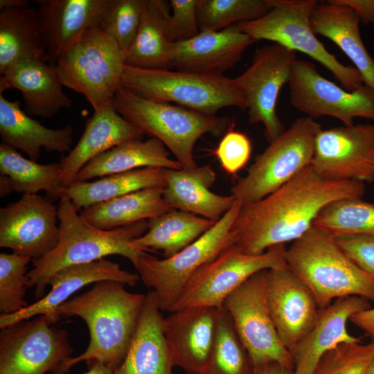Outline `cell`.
Segmentation results:
<instances>
[{
	"label": "cell",
	"mask_w": 374,
	"mask_h": 374,
	"mask_svg": "<svg viewBox=\"0 0 374 374\" xmlns=\"http://www.w3.org/2000/svg\"><path fill=\"white\" fill-rule=\"evenodd\" d=\"M165 174L163 196L172 209L217 222L236 202L232 195H220L210 190L216 175L208 165L192 170L165 169Z\"/></svg>",
	"instance_id": "24"
},
{
	"label": "cell",
	"mask_w": 374,
	"mask_h": 374,
	"mask_svg": "<svg viewBox=\"0 0 374 374\" xmlns=\"http://www.w3.org/2000/svg\"><path fill=\"white\" fill-rule=\"evenodd\" d=\"M114 280L95 283L57 310L61 317H78L87 325L90 341L80 355L62 364L52 374H65L81 362L97 361L112 371L123 362L144 306L146 294L132 293Z\"/></svg>",
	"instance_id": "2"
},
{
	"label": "cell",
	"mask_w": 374,
	"mask_h": 374,
	"mask_svg": "<svg viewBox=\"0 0 374 374\" xmlns=\"http://www.w3.org/2000/svg\"><path fill=\"white\" fill-rule=\"evenodd\" d=\"M311 166L327 179L374 182V124L321 130Z\"/></svg>",
	"instance_id": "15"
},
{
	"label": "cell",
	"mask_w": 374,
	"mask_h": 374,
	"mask_svg": "<svg viewBox=\"0 0 374 374\" xmlns=\"http://www.w3.org/2000/svg\"><path fill=\"white\" fill-rule=\"evenodd\" d=\"M46 316L1 329L0 374H46L71 359L69 332L52 326Z\"/></svg>",
	"instance_id": "12"
},
{
	"label": "cell",
	"mask_w": 374,
	"mask_h": 374,
	"mask_svg": "<svg viewBox=\"0 0 374 374\" xmlns=\"http://www.w3.org/2000/svg\"><path fill=\"white\" fill-rule=\"evenodd\" d=\"M146 0H110L98 27L111 35L125 53L139 30Z\"/></svg>",
	"instance_id": "42"
},
{
	"label": "cell",
	"mask_w": 374,
	"mask_h": 374,
	"mask_svg": "<svg viewBox=\"0 0 374 374\" xmlns=\"http://www.w3.org/2000/svg\"><path fill=\"white\" fill-rule=\"evenodd\" d=\"M199 33L219 31L261 17L271 8L270 0H197Z\"/></svg>",
	"instance_id": "39"
},
{
	"label": "cell",
	"mask_w": 374,
	"mask_h": 374,
	"mask_svg": "<svg viewBox=\"0 0 374 374\" xmlns=\"http://www.w3.org/2000/svg\"><path fill=\"white\" fill-rule=\"evenodd\" d=\"M373 359L370 342L341 344L323 356L314 374H364Z\"/></svg>",
	"instance_id": "43"
},
{
	"label": "cell",
	"mask_w": 374,
	"mask_h": 374,
	"mask_svg": "<svg viewBox=\"0 0 374 374\" xmlns=\"http://www.w3.org/2000/svg\"><path fill=\"white\" fill-rule=\"evenodd\" d=\"M313 225L332 238L351 234H374V203L362 198L341 199L325 206Z\"/></svg>",
	"instance_id": "38"
},
{
	"label": "cell",
	"mask_w": 374,
	"mask_h": 374,
	"mask_svg": "<svg viewBox=\"0 0 374 374\" xmlns=\"http://www.w3.org/2000/svg\"><path fill=\"white\" fill-rule=\"evenodd\" d=\"M24 59L49 62L37 10L7 8L0 10V74Z\"/></svg>",
	"instance_id": "31"
},
{
	"label": "cell",
	"mask_w": 374,
	"mask_h": 374,
	"mask_svg": "<svg viewBox=\"0 0 374 374\" xmlns=\"http://www.w3.org/2000/svg\"><path fill=\"white\" fill-rule=\"evenodd\" d=\"M166 184L165 169L143 168L110 175L89 181H73L64 188L62 198L71 201L78 211L96 204L140 190Z\"/></svg>",
	"instance_id": "34"
},
{
	"label": "cell",
	"mask_w": 374,
	"mask_h": 374,
	"mask_svg": "<svg viewBox=\"0 0 374 374\" xmlns=\"http://www.w3.org/2000/svg\"><path fill=\"white\" fill-rule=\"evenodd\" d=\"M79 212L70 199H60L58 244L44 257L33 260V267L27 274L28 288H35L37 299L44 296L52 276L65 267L93 262L110 255L122 256L133 265L144 252L132 247L131 242L146 233L147 220L102 230L89 223Z\"/></svg>",
	"instance_id": "3"
},
{
	"label": "cell",
	"mask_w": 374,
	"mask_h": 374,
	"mask_svg": "<svg viewBox=\"0 0 374 374\" xmlns=\"http://www.w3.org/2000/svg\"><path fill=\"white\" fill-rule=\"evenodd\" d=\"M296 60V52L276 43L266 44L256 50L250 66L233 78L244 98L249 123H261L269 143L285 130L276 105Z\"/></svg>",
	"instance_id": "13"
},
{
	"label": "cell",
	"mask_w": 374,
	"mask_h": 374,
	"mask_svg": "<svg viewBox=\"0 0 374 374\" xmlns=\"http://www.w3.org/2000/svg\"><path fill=\"white\" fill-rule=\"evenodd\" d=\"M78 43L115 93L125 66L124 53L116 41L100 27L94 26L83 33Z\"/></svg>",
	"instance_id": "40"
},
{
	"label": "cell",
	"mask_w": 374,
	"mask_h": 374,
	"mask_svg": "<svg viewBox=\"0 0 374 374\" xmlns=\"http://www.w3.org/2000/svg\"><path fill=\"white\" fill-rule=\"evenodd\" d=\"M163 193V188L161 187L145 188L96 204L80 213L93 226L112 230L171 210Z\"/></svg>",
	"instance_id": "32"
},
{
	"label": "cell",
	"mask_w": 374,
	"mask_h": 374,
	"mask_svg": "<svg viewBox=\"0 0 374 374\" xmlns=\"http://www.w3.org/2000/svg\"><path fill=\"white\" fill-rule=\"evenodd\" d=\"M62 87L54 64L40 60H18L0 77V93L8 89L19 90L25 112L43 118L71 107L72 101Z\"/></svg>",
	"instance_id": "23"
},
{
	"label": "cell",
	"mask_w": 374,
	"mask_h": 374,
	"mask_svg": "<svg viewBox=\"0 0 374 374\" xmlns=\"http://www.w3.org/2000/svg\"><path fill=\"white\" fill-rule=\"evenodd\" d=\"M139 278V274L123 270L118 263L105 258L65 267L52 276L48 283L51 290L42 298L15 314H1L0 328L39 315L46 316L54 324L60 319L57 314V308L82 287L103 280L134 286Z\"/></svg>",
	"instance_id": "19"
},
{
	"label": "cell",
	"mask_w": 374,
	"mask_h": 374,
	"mask_svg": "<svg viewBox=\"0 0 374 374\" xmlns=\"http://www.w3.org/2000/svg\"><path fill=\"white\" fill-rule=\"evenodd\" d=\"M350 8L364 25H374V0H334Z\"/></svg>",
	"instance_id": "47"
},
{
	"label": "cell",
	"mask_w": 374,
	"mask_h": 374,
	"mask_svg": "<svg viewBox=\"0 0 374 374\" xmlns=\"http://www.w3.org/2000/svg\"><path fill=\"white\" fill-rule=\"evenodd\" d=\"M170 3L146 0L137 33L124 53L125 65L144 69H172V44L167 23Z\"/></svg>",
	"instance_id": "30"
},
{
	"label": "cell",
	"mask_w": 374,
	"mask_h": 374,
	"mask_svg": "<svg viewBox=\"0 0 374 374\" xmlns=\"http://www.w3.org/2000/svg\"><path fill=\"white\" fill-rule=\"evenodd\" d=\"M53 64L62 86L82 94L94 112L113 105L114 92L87 57L79 43L66 51Z\"/></svg>",
	"instance_id": "36"
},
{
	"label": "cell",
	"mask_w": 374,
	"mask_h": 374,
	"mask_svg": "<svg viewBox=\"0 0 374 374\" xmlns=\"http://www.w3.org/2000/svg\"><path fill=\"white\" fill-rule=\"evenodd\" d=\"M251 150L247 135L231 130L222 138L215 154L224 170L230 175H235L249 161Z\"/></svg>",
	"instance_id": "45"
},
{
	"label": "cell",
	"mask_w": 374,
	"mask_h": 374,
	"mask_svg": "<svg viewBox=\"0 0 374 374\" xmlns=\"http://www.w3.org/2000/svg\"><path fill=\"white\" fill-rule=\"evenodd\" d=\"M350 321L362 330L374 345V308L359 312L350 318Z\"/></svg>",
	"instance_id": "48"
},
{
	"label": "cell",
	"mask_w": 374,
	"mask_h": 374,
	"mask_svg": "<svg viewBox=\"0 0 374 374\" xmlns=\"http://www.w3.org/2000/svg\"><path fill=\"white\" fill-rule=\"evenodd\" d=\"M27 0H0V10L7 8H23L29 6Z\"/></svg>",
	"instance_id": "51"
},
{
	"label": "cell",
	"mask_w": 374,
	"mask_h": 374,
	"mask_svg": "<svg viewBox=\"0 0 374 374\" xmlns=\"http://www.w3.org/2000/svg\"><path fill=\"white\" fill-rule=\"evenodd\" d=\"M197 0H170L171 12L167 30L171 43L188 40L199 33L197 17Z\"/></svg>",
	"instance_id": "44"
},
{
	"label": "cell",
	"mask_w": 374,
	"mask_h": 374,
	"mask_svg": "<svg viewBox=\"0 0 374 374\" xmlns=\"http://www.w3.org/2000/svg\"><path fill=\"white\" fill-rule=\"evenodd\" d=\"M369 301L357 296L335 300L320 309L309 332L289 351L294 362V374H314L323 356L341 344L362 343V337L350 335L346 328L355 314L369 309Z\"/></svg>",
	"instance_id": "20"
},
{
	"label": "cell",
	"mask_w": 374,
	"mask_h": 374,
	"mask_svg": "<svg viewBox=\"0 0 374 374\" xmlns=\"http://www.w3.org/2000/svg\"><path fill=\"white\" fill-rule=\"evenodd\" d=\"M255 41L237 25L219 31L199 33L172 43V67L179 71L222 75L235 65Z\"/></svg>",
	"instance_id": "22"
},
{
	"label": "cell",
	"mask_w": 374,
	"mask_h": 374,
	"mask_svg": "<svg viewBox=\"0 0 374 374\" xmlns=\"http://www.w3.org/2000/svg\"><path fill=\"white\" fill-rule=\"evenodd\" d=\"M0 135L1 143L25 152L37 161L42 148L63 154L71 150L73 128L51 129L28 115L17 100L11 101L0 93Z\"/></svg>",
	"instance_id": "27"
},
{
	"label": "cell",
	"mask_w": 374,
	"mask_h": 374,
	"mask_svg": "<svg viewBox=\"0 0 374 374\" xmlns=\"http://www.w3.org/2000/svg\"><path fill=\"white\" fill-rule=\"evenodd\" d=\"M267 271L248 278L226 299L223 306L254 366L274 362L294 371L290 351L281 342L269 313Z\"/></svg>",
	"instance_id": "11"
},
{
	"label": "cell",
	"mask_w": 374,
	"mask_h": 374,
	"mask_svg": "<svg viewBox=\"0 0 374 374\" xmlns=\"http://www.w3.org/2000/svg\"><path fill=\"white\" fill-rule=\"evenodd\" d=\"M13 192L12 184L10 179L6 175H1L0 176V197H4L8 194Z\"/></svg>",
	"instance_id": "52"
},
{
	"label": "cell",
	"mask_w": 374,
	"mask_h": 374,
	"mask_svg": "<svg viewBox=\"0 0 374 374\" xmlns=\"http://www.w3.org/2000/svg\"><path fill=\"white\" fill-rule=\"evenodd\" d=\"M271 10L261 17L237 24L238 28L255 42L267 40L294 52L304 53L322 64L348 91L363 84L359 72L339 62L318 39L311 16L316 0H270Z\"/></svg>",
	"instance_id": "7"
},
{
	"label": "cell",
	"mask_w": 374,
	"mask_h": 374,
	"mask_svg": "<svg viewBox=\"0 0 374 374\" xmlns=\"http://www.w3.org/2000/svg\"><path fill=\"white\" fill-rule=\"evenodd\" d=\"M321 130V125L313 118H297L256 157L245 176L231 188L236 201L242 206L259 201L310 166Z\"/></svg>",
	"instance_id": "8"
},
{
	"label": "cell",
	"mask_w": 374,
	"mask_h": 374,
	"mask_svg": "<svg viewBox=\"0 0 374 374\" xmlns=\"http://www.w3.org/2000/svg\"><path fill=\"white\" fill-rule=\"evenodd\" d=\"M364 374H374V359L368 366Z\"/></svg>",
	"instance_id": "53"
},
{
	"label": "cell",
	"mask_w": 374,
	"mask_h": 374,
	"mask_svg": "<svg viewBox=\"0 0 374 374\" xmlns=\"http://www.w3.org/2000/svg\"><path fill=\"white\" fill-rule=\"evenodd\" d=\"M113 107L145 134L161 141L187 170L197 167L193 157L197 140L205 134L220 136L227 125L224 117L149 100L122 87L114 93Z\"/></svg>",
	"instance_id": "5"
},
{
	"label": "cell",
	"mask_w": 374,
	"mask_h": 374,
	"mask_svg": "<svg viewBox=\"0 0 374 374\" xmlns=\"http://www.w3.org/2000/svg\"><path fill=\"white\" fill-rule=\"evenodd\" d=\"M119 87L149 100L175 103L206 115H216L227 107L246 109L244 98L233 78L223 74L144 69L125 65Z\"/></svg>",
	"instance_id": "6"
},
{
	"label": "cell",
	"mask_w": 374,
	"mask_h": 374,
	"mask_svg": "<svg viewBox=\"0 0 374 374\" xmlns=\"http://www.w3.org/2000/svg\"><path fill=\"white\" fill-rule=\"evenodd\" d=\"M144 134L122 117L113 105L94 112L76 145L60 161L63 186L73 183L78 172L97 156L123 142L143 138Z\"/></svg>",
	"instance_id": "25"
},
{
	"label": "cell",
	"mask_w": 374,
	"mask_h": 374,
	"mask_svg": "<svg viewBox=\"0 0 374 374\" xmlns=\"http://www.w3.org/2000/svg\"><path fill=\"white\" fill-rule=\"evenodd\" d=\"M285 244L258 255L243 252L235 244L201 267L191 277L171 312L197 306L220 308L226 299L253 274L287 265Z\"/></svg>",
	"instance_id": "10"
},
{
	"label": "cell",
	"mask_w": 374,
	"mask_h": 374,
	"mask_svg": "<svg viewBox=\"0 0 374 374\" xmlns=\"http://www.w3.org/2000/svg\"><path fill=\"white\" fill-rule=\"evenodd\" d=\"M216 222L191 213L171 209L149 219L148 231L132 240L143 251L160 250L164 258L176 254L208 231Z\"/></svg>",
	"instance_id": "33"
},
{
	"label": "cell",
	"mask_w": 374,
	"mask_h": 374,
	"mask_svg": "<svg viewBox=\"0 0 374 374\" xmlns=\"http://www.w3.org/2000/svg\"><path fill=\"white\" fill-rule=\"evenodd\" d=\"M365 193L364 183L325 179L310 164L274 193L241 207L231 229L235 244L246 253L258 255L294 242L313 226L325 206L362 198Z\"/></svg>",
	"instance_id": "1"
},
{
	"label": "cell",
	"mask_w": 374,
	"mask_h": 374,
	"mask_svg": "<svg viewBox=\"0 0 374 374\" xmlns=\"http://www.w3.org/2000/svg\"><path fill=\"white\" fill-rule=\"evenodd\" d=\"M123 142L89 161L73 181H86L97 177L127 172L143 168L179 170L177 160L169 157L164 144L154 137Z\"/></svg>",
	"instance_id": "29"
},
{
	"label": "cell",
	"mask_w": 374,
	"mask_h": 374,
	"mask_svg": "<svg viewBox=\"0 0 374 374\" xmlns=\"http://www.w3.org/2000/svg\"><path fill=\"white\" fill-rule=\"evenodd\" d=\"M31 258L15 253H0V312L15 314L28 305L24 299L28 288V267Z\"/></svg>",
	"instance_id": "41"
},
{
	"label": "cell",
	"mask_w": 374,
	"mask_h": 374,
	"mask_svg": "<svg viewBox=\"0 0 374 374\" xmlns=\"http://www.w3.org/2000/svg\"><path fill=\"white\" fill-rule=\"evenodd\" d=\"M253 374H294L293 371L274 362L254 366Z\"/></svg>",
	"instance_id": "49"
},
{
	"label": "cell",
	"mask_w": 374,
	"mask_h": 374,
	"mask_svg": "<svg viewBox=\"0 0 374 374\" xmlns=\"http://www.w3.org/2000/svg\"><path fill=\"white\" fill-rule=\"evenodd\" d=\"M62 171L60 162L38 163L24 158L17 150L0 143V172L8 177L13 192L35 195L44 190L53 201L60 199L64 188Z\"/></svg>",
	"instance_id": "35"
},
{
	"label": "cell",
	"mask_w": 374,
	"mask_h": 374,
	"mask_svg": "<svg viewBox=\"0 0 374 374\" xmlns=\"http://www.w3.org/2000/svg\"><path fill=\"white\" fill-rule=\"evenodd\" d=\"M40 28L51 63L99 26L110 0H36Z\"/></svg>",
	"instance_id": "21"
},
{
	"label": "cell",
	"mask_w": 374,
	"mask_h": 374,
	"mask_svg": "<svg viewBox=\"0 0 374 374\" xmlns=\"http://www.w3.org/2000/svg\"><path fill=\"white\" fill-rule=\"evenodd\" d=\"M359 23L350 8L334 0L318 3L311 16L314 33L334 42L353 63L364 84L374 91V60L362 39Z\"/></svg>",
	"instance_id": "28"
},
{
	"label": "cell",
	"mask_w": 374,
	"mask_h": 374,
	"mask_svg": "<svg viewBox=\"0 0 374 374\" xmlns=\"http://www.w3.org/2000/svg\"><path fill=\"white\" fill-rule=\"evenodd\" d=\"M60 240L57 207L47 196L24 194L0 209V247L32 260L53 250Z\"/></svg>",
	"instance_id": "16"
},
{
	"label": "cell",
	"mask_w": 374,
	"mask_h": 374,
	"mask_svg": "<svg viewBox=\"0 0 374 374\" xmlns=\"http://www.w3.org/2000/svg\"><path fill=\"white\" fill-rule=\"evenodd\" d=\"M220 309L188 307L163 318V334L175 366L188 374H202L215 339Z\"/></svg>",
	"instance_id": "17"
},
{
	"label": "cell",
	"mask_w": 374,
	"mask_h": 374,
	"mask_svg": "<svg viewBox=\"0 0 374 374\" xmlns=\"http://www.w3.org/2000/svg\"><path fill=\"white\" fill-rule=\"evenodd\" d=\"M334 239L347 257L374 281V234L343 235Z\"/></svg>",
	"instance_id": "46"
},
{
	"label": "cell",
	"mask_w": 374,
	"mask_h": 374,
	"mask_svg": "<svg viewBox=\"0 0 374 374\" xmlns=\"http://www.w3.org/2000/svg\"><path fill=\"white\" fill-rule=\"evenodd\" d=\"M254 366L230 315L220 309L215 339L202 374H253Z\"/></svg>",
	"instance_id": "37"
},
{
	"label": "cell",
	"mask_w": 374,
	"mask_h": 374,
	"mask_svg": "<svg viewBox=\"0 0 374 374\" xmlns=\"http://www.w3.org/2000/svg\"><path fill=\"white\" fill-rule=\"evenodd\" d=\"M89 370L84 374H113V371L99 362L92 361L87 363Z\"/></svg>",
	"instance_id": "50"
},
{
	"label": "cell",
	"mask_w": 374,
	"mask_h": 374,
	"mask_svg": "<svg viewBox=\"0 0 374 374\" xmlns=\"http://www.w3.org/2000/svg\"><path fill=\"white\" fill-rule=\"evenodd\" d=\"M285 259L290 269L310 290L319 309L351 296L374 303V281L321 229L313 225L292 242Z\"/></svg>",
	"instance_id": "4"
},
{
	"label": "cell",
	"mask_w": 374,
	"mask_h": 374,
	"mask_svg": "<svg viewBox=\"0 0 374 374\" xmlns=\"http://www.w3.org/2000/svg\"><path fill=\"white\" fill-rule=\"evenodd\" d=\"M161 311L154 292H149L127 353L113 374H172Z\"/></svg>",
	"instance_id": "26"
},
{
	"label": "cell",
	"mask_w": 374,
	"mask_h": 374,
	"mask_svg": "<svg viewBox=\"0 0 374 374\" xmlns=\"http://www.w3.org/2000/svg\"><path fill=\"white\" fill-rule=\"evenodd\" d=\"M241 207L236 201L208 231L172 256L158 259L144 251L133 264L143 283L153 289L161 311L170 312L193 274L235 244L231 229Z\"/></svg>",
	"instance_id": "9"
},
{
	"label": "cell",
	"mask_w": 374,
	"mask_h": 374,
	"mask_svg": "<svg viewBox=\"0 0 374 374\" xmlns=\"http://www.w3.org/2000/svg\"><path fill=\"white\" fill-rule=\"evenodd\" d=\"M267 303L288 350L313 327L320 310L310 290L288 266L267 271Z\"/></svg>",
	"instance_id": "18"
},
{
	"label": "cell",
	"mask_w": 374,
	"mask_h": 374,
	"mask_svg": "<svg viewBox=\"0 0 374 374\" xmlns=\"http://www.w3.org/2000/svg\"><path fill=\"white\" fill-rule=\"evenodd\" d=\"M288 84L292 105L307 117L331 116L348 126L355 118L374 121V91L365 84L348 91L325 78L305 60H296Z\"/></svg>",
	"instance_id": "14"
}]
</instances>
